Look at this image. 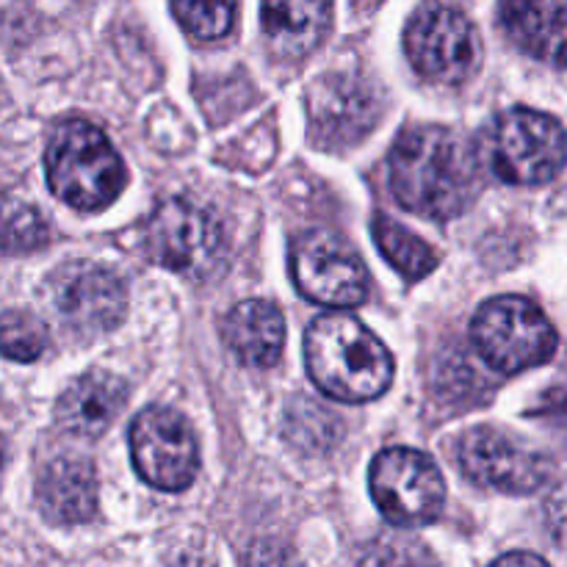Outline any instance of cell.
<instances>
[{
  "mask_svg": "<svg viewBox=\"0 0 567 567\" xmlns=\"http://www.w3.org/2000/svg\"><path fill=\"white\" fill-rule=\"evenodd\" d=\"M393 197L424 219L460 216L480 188V166L471 144L443 125H419L399 133L388 158Z\"/></svg>",
  "mask_w": 567,
  "mask_h": 567,
  "instance_id": "6da1fadb",
  "label": "cell"
},
{
  "mask_svg": "<svg viewBox=\"0 0 567 567\" xmlns=\"http://www.w3.org/2000/svg\"><path fill=\"white\" fill-rule=\"evenodd\" d=\"M305 363L319 391L352 404L382 396L393 380V358L385 343L347 313H324L310 321Z\"/></svg>",
  "mask_w": 567,
  "mask_h": 567,
  "instance_id": "7a4b0ae2",
  "label": "cell"
},
{
  "mask_svg": "<svg viewBox=\"0 0 567 567\" xmlns=\"http://www.w3.org/2000/svg\"><path fill=\"white\" fill-rule=\"evenodd\" d=\"M50 192L75 210H103L125 188V164L100 127L70 120L53 133L44 155Z\"/></svg>",
  "mask_w": 567,
  "mask_h": 567,
  "instance_id": "3957f363",
  "label": "cell"
},
{
  "mask_svg": "<svg viewBox=\"0 0 567 567\" xmlns=\"http://www.w3.org/2000/svg\"><path fill=\"white\" fill-rule=\"evenodd\" d=\"M147 255L188 280H210L227 264V238L210 210L186 197L161 203L144 230Z\"/></svg>",
  "mask_w": 567,
  "mask_h": 567,
  "instance_id": "277c9868",
  "label": "cell"
},
{
  "mask_svg": "<svg viewBox=\"0 0 567 567\" xmlns=\"http://www.w3.org/2000/svg\"><path fill=\"white\" fill-rule=\"evenodd\" d=\"M471 341L491 369L518 374L551 360L557 332L529 299L498 297L482 305L474 316Z\"/></svg>",
  "mask_w": 567,
  "mask_h": 567,
  "instance_id": "5b68a950",
  "label": "cell"
},
{
  "mask_svg": "<svg viewBox=\"0 0 567 567\" xmlns=\"http://www.w3.org/2000/svg\"><path fill=\"white\" fill-rule=\"evenodd\" d=\"M404 53L424 81L463 86L480 72L482 39L463 11L426 3L404 28Z\"/></svg>",
  "mask_w": 567,
  "mask_h": 567,
  "instance_id": "8992f818",
  "label": "cell"
},
{
  "mask_svg": "<svg viewBox=\"0 0 567 567\" xmlns=\"http://www.w3.org/2000/svg\"><path fill=\"white\" fill-rule=\"evenodd\" d=\"M369 491L377 509L399 529L426 526L443 513L446 482L441 468L415 449H385L369 471Z\"/></svg>",
  "mask_w": 567,
  "mask_h": 567,
  "instance_id": "52a82bcc",
  "label": "cell"
},
{
  "mask_svg": "<svg viewBox=\"0 0 567 567\" xmlns=\"http://www.w3.org/2000/svg\"><path fill=\"white\" fill-rule=\"evenodd\" d=\"M491 164L513 186H543L565 166V133L559 120L532 109H513L493 125Z\"/></svg>",
  "mask_w": 567,
  "mask_h": 567,
  "instance_id": "ba28073f",
  "label": "cell"
},
{
  "mask_svg": "<svg viewBox=\"0 0 567 567\" xmlns=\"http://www.w3.org/2000/svg\"><path fill=\"white\" fill-rule=\"evenodd\" d=\"M136 474L155 491L181 493L197 480L199 446L192 426L169 408H147L131 426Z\"/></svg>",
  "mask_w": 567,
  "mask_h": 567,
  "instance_id": "9c48e42d",
  "label": "cell"
},
{
  "mask_svg": "<svg viewBox=\"0 0 567 567\" xmlns=\"http://www.w3.org/2000/svg\"><path fill=\"white\" fill-rule=\"evenodd\" d=\"M291 275L310 302L327 308H358L369 297V271L363 260L332 233L313 230L293 241Z\"/></svg>",
  "mask_w": 567,
  "mask_h": 567,
  "instance_id": "30bf717a",
  "label": "cell"
},
{
  "mask_svg": "<svg viewBox=\"0 0 567 567\" xmlns=\"http://www.w3.org/2000/svg\"><path fill=\"white\" fill-rule=\"evenodd\" d=\"M50 308L61 324L81 338L111 332L127 310L125 286L114 271L89 260H72L50 275Z\"/></svg>",
  "mask_w": 567,
  "mask_h": 567,
  "instance_id": "8fae6325",
  "label": "cell"
},
{
  "mask_svg": "<svg viewBox=\"0 0 567 567\" xmlns=\"http://www.w3.org/2000/svg\"><path fill=\"white\" fill-rule=\"evenodd\" d=\"M457 463L471 482L513 496L540 491L551 474L546 454L491 426H480L460 437Z\"/></svg>",
  "mask_w": 567,
  "mask_h": 567,
  "instance_id": "7c38bea8",
  "label": "cell"
},
{
  "mask_svg": "<svg viewBox=\"0 0 567 567\" xmlns=\"http://www.w3.org/2000/svg\"><path fill=\"white\" fill-rule=\"evenodd\" d=\"M127 402V385L109 371L78 377L55 404V424L78 437H100L109 432Z\"/></svg>",
  "mask_w": 567,
  "mask_h": 567,
  "instance_id": "4fadbf2b",
  "label": "cell"
},
{
  "mask_svg": "<svg viewBox=\"0 0 567 567\" xmlns=\"http://www.w3.org/2000/svg\"><path fill=\"white\" fill-rule=\"evenodd\" d=\"M37 502L53 524H86L97 513V476L92 463L75 454L50 460L39 474Z\"/></svg>",
  "mask_w": 567,
  "mask_h": 567,
  "instance_id": "5bb4252c",
  "label": "cell"
},
{
  "mask_svg": "<svg viewBox=\"0 0 567 567\" xmlns=\"http://www.w3.org/2000/svg\"><path fill=\"white\" fill-rule=\"evenodd\" d=\"M377 100L363 81H352L349 75L321 78L313 94V125L324 142L343 144L354 142L371 131L377 114Z\"/></svg>",
  "mask_w": 567,
  "mask_h": 567,
  "instance_id": "9a60e30c",
  "label": "cell"
},
{
  "mask_svg": "<svg viewBox=\"0 0 567 567\" xmlns=\"http://www.w3.org/2000/svg\"><path fill=\"white\" fill-rule=\"evenodd\" d=\"M332 0H260V25L275 55L305 59L330 28Z\"/></svg>",
  "mask_w": 567,
  "mask_h": 567,
  "instance_id": "2e32d148",
  "label": "cell"
},
{
  "mask_svg": "<svg viewBox=\"0 0 567 567\" xmlns=\"http://www.w3.org/2000/svg\"><path fill=\"white\" fill-rule=\"evenodd\" d=\"M227 349L252 369H269L280 360L286 343V319L280 310L264 299H247L236 305L225 319Z\"/></svg>",
  "mask_w": 567,
  "mask_h": 567,
  "instance_id": "e0dca14e",
  "label": "cell"
},
{
  "mask_svg": "<svg viewBox=\"0 0 567 567\" xmlns=\"http://www.w3.org/2000/svg\"><path fill=\"white\" fill-rule=\"evenodd\" d=\"M502 28L529 55L551 64L565 59V0H502Z\"/></svg>",
  "mask_w": 567,
  "mask_h": 567,
  "instance_id": "ac0fdd59",
  "label": "cell"
},
{
  "mask_svg": "<svg viewBox=\"0 0 567 567\" xmlns=\"http://www.w3.org/2000/svg\"><path fill=\"white\" fill-rule=\"evenodd\" d=\"M371 230H374V241L380 247V252L385 255L388 264L402 277H408V280H424L430 271H435L437 252L424 238L410 233L404 225L388 219V216H377Z\"/></svg>",
  "mask_w": 567,
  "mask_h": 567,
  "instance_id": "d6986e66",
  "label": "cell"
},
{
  "mask_svg": "<svg viewBox=\"0 0 567 567\" xmlns=\"http://www.w3.org/2000/svg\"><path fill=\"white\" fill-rule=\"evenodd\" d=\"M50 227L33 205L0 194V249L6 252H33L44 247Z\"/></svg>",
  "mask_w": 567,
  "mask_h": 567,
  "instance_id": "ffe728a7",
  "label": "cell"
},
{
  "mask_svg": "<svg viewBox=\"0 0 567 567\" xmlns=\"http://www.w3.org/2000/svg\"><path fill=\"white\" fill-rule=\"evenodd\" d=\"M48 327L28 310H6L0 316V354L17 363H33L48 349Z\"/></svg>",
  "mask_w": 567,
  "mask_h": 567,
  "instance_id": "44dd1931",
  "label": "cell"
},
{
  "mask_svg": "<svg viewBox=\"0 0 567 567\" xmlns=\"http://www.w3.org/2000/svg\"><path fill=\"white\" fill-rule=\"evenodd\" d=\"M177 22L197 39H221L236 20V0H172Z\"/></svg>",
  "mask_w": 567,
  "mask_h": 567,
  "instance_id": "7402d4cb",
  "label": "cell"
},
{
  "mask_svg": "<svg viewBox=\"0 0 567 567\" xmlns=\"http://www.w3.org/2000/svg\"><path fill=\"white\" fill-rule=\"evenodd\" d=\"M360 567H437V559L419 537L380 535L365 548Z\"/></svg>",
  "mask_w": 567,
  "mask_h": 567,
  "instance_id": "603a6c76",
  "label": "cell"
},
{
  "mask_svg": "<svg viewBox=\"0 0 567 567\" xmlns=\"http://www.w3.org/2000/svg\"><path fill=\"white\" fill-rule=\"evenodd\" d=\"M244 567H302L299 565L297 554L280 540H258L249 548L247 565Z\"/></svg>",
  "mask_w": 567,
  "mask_h": 567,
  "instance_id": "cb8c5ba5",
  "label": "cell"
},
{
  "mask_svg": "<svg viewBox=\"0 0 567 567\" xmlns=\"http://www.w3.org/2000/svg\"><path fill=\"white\" fill-rule=\"evenodd\" d=\"M491 567H551L543 557L537 554H526V551H513L504 554L502 559H496Z\"/></svg>",
  "mask_w": 567,
  "mask_h": 567,
  "instance_id": "d4e9b609",
  "label": "cell"
},
{
  "mask_svg": "<svg viewBox=\"0 0 567 567\" xmlns=\"http://www.w3.org/2000/svg\"><path fill=\"white\" fill-rule=\"evenodd\" d=\"M164 567H216V563L199 551H181L177 557H172Z\"/></svg>",
  "mask_w": 567,
  "mask_h": 567,
  "instance_id": "484cf974",
  "label": "cell"
}]
</instances>
